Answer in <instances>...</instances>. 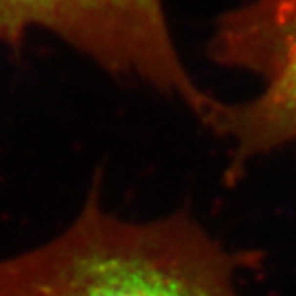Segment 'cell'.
I'll use <instances>...</instances> for the list:
<instances>
[{
	"label": "cell",
	"mask_w": 296,
	"mask_h": 296,
	"mask_svg": "<svg viewBox=\"0 0 296 296\" xmlns=\"http://www.w3.org/2000/svg\"><path fill=\"white\" fill-rule=\"evenodd\" d=\"M252 252H232L185 211L150 222L107 212L96 179L56 239L0 262V296H240Z\"/></svg>",
	"instance_id": "6da1fadb"
},
{
	"label": "cell",
	"mask_w": 296,
	"mask_h": 296,
	"mask_svg": "<svg viewBox=\"0 0 296 296\" xmlns=\"http://www.w3.org/2000/svg\"><path fill=\"white\" fill-rule=\"evenodd\" d=\"M31 28L55 33L107 73L176 99L201 124L216 101L179 56L163 0H0V44L20 48Z\"/></svg>",
	"instance_id": "3957f363"
},
{
	"label": "cell",
	"mask_w": 296,
	"mask_h": 296,
	"mask_svg": "<svg viewBox=\"0 0 296 296\" xmlns=\"http://www.w3.org/2000/svg\"><path fill=\"white\" fill-rule=\"evenodd\" d=\"M219 68L260 81L252 97H216L203 125L229 145L227 183L249 163L286 145L296 147V0H247L214 20L206 46Z\"/></svg>",
	"instance_id": "7a4b0ae2"
}]
</instances>
